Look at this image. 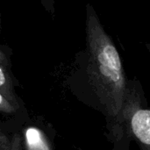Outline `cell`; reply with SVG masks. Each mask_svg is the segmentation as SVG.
Listing matches in <instances>:
<instances>
[{
    "label": "cell",
    "mask_w": 150,
    "mask_h": 150,
    "mask_svg": "<svg viewBox=\"0 0 150 150\" xmlns=\"http://www.w3.org/2000/svg\"><path fill=\"white\" fill-rule=\"evenodd\" d=\"M115 120L124 123L142 150H150V111L143 108L136 91L127 87L122 108Z\"/></svg>",
    "instance_id": "obj_2"
},
{
    "label": "cell",
    "mask_w": 150,
    "mask_h": 150,
    "mask_svg": "<svg viewBox=\"0 0 150 150\" xmlns=\"http://www.w3.org/2000/svg\"><path fill=\"white\" fill-rule=\"evenodd\" d=\"M11 142H12V150H22L21 140L18 134H15Z\"/></svg>",
    "instance_id": "obj_8"
},
{
    "label": "cell",
    "mask_w": 150,
    "mask_h": 150,
    "mask_svg": "<svg viewBox=\"0 0 150 150\" xmlns=\"http://www.w3.org/2000/svg\"><path fill=\"white\" fill-rule=\"evenodd\" d=\"M17 111V108H15L9 101H7L1 94H0V112L5 113V114H13Z\"/></svg>",
    "instance_id": "obj_5"
},
{
    "label": "cell",
    "mask_w": 150,
    "mask_h": 150,
    "mask_svg": "<svg viewBox=\"0 0 150 150\" xmlns=\"http://www.w3.org/2000/svg\"><path fill=\"white\" fill-rule=\"evenodd\" d=\"M86 42L90 83L108 115L116 119L127 90L123 64L115 45L90 4L87 8Z\"/></svg>",
    "instance_id": "obj_1"
},
{
    "label": "cell",
    "mask_w": 150,
    "mask_h": 150,
    "mask_svg": "<svg viewBox=\"0 0 150 150\" xmlns=\"http://www.w3.org/2000/svg\"><path fill=\"white\" fill-rule=\"evenodd\" d=\"M26 150H50L42 132L35 127H28L25 131Z\"/></svg>",
    "instance_id": "obj_4"
},
{
    "label": "cell",
    "mask_w": 150,
    "mask_h": 150,
    "mask_svg": "<svg viewBox=\"0 0 150 150\" xmlns=\"http://www.w3.org/2000/svg\"><path fill=\"white\" fill-rule=\"evenodd\" d=\"M0 150H12V142L0 130Z\"/></svg>",
    "instance_id": "obj_6"
},
{
    "label": "cell",
    "mask_w": 150,
    "mask_h": 150,
    "mask_svg": "<svg viewBox=\"0 0 150 150\" xmlns=\"http://www.w3.org/2000/svg\"><path fill=\"white\" fill-rule=\"evenodd\" d=\"M0 66L4 68V69H6L7 71H9V69H10L9 60L1 49H0Z\"/></svg>",
    "instance_id": "obj_7"
},
{
    "label": "cell",
    "mask_w": 150,
    "mask_h": 150,
    "mask_svg": "<svg viewBox=\"0 0 150 150\" xmlns=\"http://www.w3.org/2000/svg\"><path fill=\"white\" fill-rule=\"evenodd\" d=\"M0 94L15 108H18V102L15 94L12 79L9 71L0 66Z\"/></svg>",
    "instance_id": "obj_3"
}]
</instances>
